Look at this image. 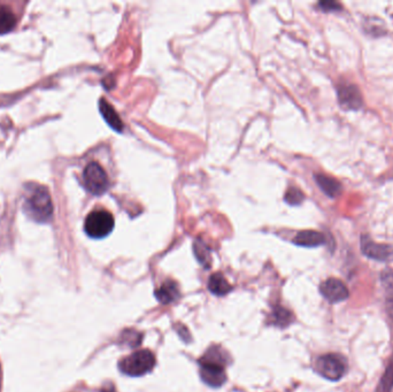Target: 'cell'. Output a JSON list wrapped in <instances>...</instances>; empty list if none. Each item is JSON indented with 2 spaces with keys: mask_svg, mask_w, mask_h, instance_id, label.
Returning <instances> with one entry per match:
<instances>
[{
  "mask_svg": "<svg viewBox=\"0 0 393 392\" xmlns=\"http://www.w3.org/2000/svg\"><path fill=\"white\" fill-rule=\"evenodd\" d=\"M320 293L330 303H340L350 296L346 285L338 278H328L320 285Z\"/></svg>",
  "mask_w": 393,
  "mask_h": 392,
  "instance_id": "obj_6",
  "label": "cell"
},
{
  "mask_svg": "<svg viewBox=\"0 0 393 392\" xmlns=\"http://www.w3.org/2000/svg\"><path fill=\"white\" fill-rule=\"evenodd\" d=\"M294 243L299 246H305V247H316L326 243V237L319 232L304 230V232H298L294 238Z\"/></svg>",
  "mask_w": 393,
  "mask_h": 392,
  "instance_id": "obj_11",
  "label": "cell"
},
{
  "mask_svg": "<svg viewBox=\"0 0 393 392\" xmlns=\"http://www.w3.org/2000/svg\"><path fill=\"white\" fill-rule=\"evenodd\" d=\"M178 332L180 334L182 339H184L185 342L190 341V334H189L188 329H185L183 326H180V327H178Z\"/></svg>",
  "mask_w": 393,
  "mask_h": 392,
  "instance_id": "obj_23",
  "label": "cell"
},
{
  "mask_svg": "<svg viewBox=\"0 0 393 392\" xmlns=\"http://www.w3.org/2000/svg\"><path fill=\"white\" fill-rule=\"evenodd\" d=\"M393 388V361L386 369L385 374L383 376L381 384L377 392H391Z\"/></svg>",
  "mask_w": 393,
  "mask_h": 392,
  "instance_id": "obj_19",
  "label": "cell"
},
{
  "mask_svg": "<svg viewBox=\"0 0 393 392\" xmlns=\"http://www.w3.org/2000/svg\"><path fill=\"white\" fill-rule=\"evenodd\" d=\"M209 289L213 295L221 297L230 293L233 288H231V285L229 284V282L226 280L224 275L220 274V273H216V274H213L209 278Z\"/></svg>",
  "mask_w": 393,
  "mask_h": 392,
  "instance_id": "obj_14",
  "label": "cell"
},
{
  "mask_svg": "<svg viewBox=\"0 0 393 392\" xmlns=\"http://www.w3.org/2000/svg\"><path fill=\"white\" fill-rule=\"evenodd\" d=\"M294 321V315L290 310H285L284 307L277 306L274 308L273 314L270 317V322L275 326H280L282 328L290 325Z\"/></svg>",
  "mask_w": 393,
  "mask_h": 392,
  "instance_id": "obj_17",
  "label": "cell"
},
{
  "mask_svg": "<svg viewBox=\"0 0 393 392\" xmlns=\"http://www.w3.org/2000/svg\"><path fill=\"white\" fill-rule=\"evenodd\" d=\"M284 199L290 205H299V204L302 203L305 196L300 190L297 189V188H291V189L287 190Z\"/></svg>",
  "mask_w": 393,
  "mask_h": 392,
  "instance_id": "obj_20",
  "label": "cell"
},
{
  "mask_svg": "<svg viewBox=\"0 0 393 392\" xmlns=\"http://www.w3.org/2000/svg\"><path fill=\"white\" fill-rule=\"evenodd\" d=\"M319 8L322 10L323 12H338L342 11V5L337 1H333V0H330V1H321L319 3Z\"/></svg>",
  "mask_w": 393,
  "mask_h": 392,
  "instance_id": "obj_22",
  "label": "cell"
},
{
  "mask_svg": "<svg viewBox=\"0 0 393 392\" xmlns=\"http://www.w3.org/2000/svg\"><path fill=\"white\" fill-rule=\"evenodd\" d=\"M315 181L319 186L320 189L322 190L323 193H326V196L335 198L342 193V186L340 183L331 177V176H326L324 174H316Z\"/></svg>",
  "mask_w": 393,
  "mask_h": 392,
  "instance_id": "obj_13",
  "label": "cell"
},
{
  "mask_svg": "<svg viewBox=\"0 0 393 392\" xmlns=\"http://www.w3.org/2000/svg\"><path fill=\"white\" fill-rule=\"evenodd\" d=\"M338 100L345 110L357 111L364 103L361 93L353 84H343L338 88Z\"/></svg>",
  "mask_w": 393,
  "mask_h": 392,
  "instance_id": "obj_9",
  "label": "cell"
},
{
  "mask_svg": "<svg viewBox=\"0 0 393 392\" xmlns=\"http://www.w3.org/2000/svg\"><path fill=\"white\" fill-rule=\"evenodd\" d=\"M83 182H84L85 188L93 195L100 196L103 193H106L108 186H110V181H108V176H107L106 171L100 166L98 162H90L84 171H83Z\"/></svg>",
  "mask_w": 393,
  "mask_h": 392,
  "instance_id": "obj_5",
  "label": "cell"
},
{
  "mask_svg": "<svg viewBox=\"0 0 393 392\" xmlns=\"http://www.w3.org/2000/svg\"><path fill=\"white\" fill-rule=\"evenodd\" d=\"M200 361L209 363V364L220 365V366L226 367L229 363V356L222 347L214 345L207 350V352L205 353V356H202Z\"/></svg>",
  "mask_w": 393,
  "mask_h": 392,
  "instance_id": "obj_15",
  "label": "cell"
},
{
  "mask_svg": "<svg viewBox=\"0 0 393 392\" xmlns=\"http://www.w3.org/2000/svg\"><path fill=\"white\" fill-rule=\"evenodd\" d=\"M361 251L362 254L374 260L389 261L393 258V246L377 244L366 235L361 237Z\"/></svg>",
  "mask_w": 393,
  "mask_h": 392,
  "instance_id": "obj_8",
  "label": "cell"
},
{
  "mask_svg": "<svg viewBox=\"0 0 393 392\" xmlns=\"http://www.w3.org/2000/svg\"><path fill=\"white\" fill-rule=\"evenodd\" d=\"M154 365V354L149 350H141L122 359L119 364V368L123 374L139 378L152 371Z\"/></svg>",
  "mask_w": 393,
  "mask_h": 392,
  "instance_id": "obj_2",
  "label": "cell"
},
{
  "mask_svg": "<svg viewBox=\"0 0 393 392\" xmlns=\"http://www.w3.org/2000/svg\"><path fill=\"white\" fill-rule=\"evenodd\" d=\"M114 225L113 215L110 212L93 210L85 219L84 230L91 238L100 239L113 232Z\"/></svg>",
  "mask_w": 393,
  "mask_h": 392,
  "instance_id": "obj_3",
  "label": "cell"
},
{
  "mask_svg": "<svg viewBox=\"0 0 393 392\" xmlns=\"http://www.w3.org/2000/svg\"><path fill=\"white\" fill-rule=\"evenodd\" d=\"M346 368L345 358L336 353L321 356L315 363V371L329 381H338L343 378Z\"/></svg>",
  "mask_w": 393,
  "mask_h": 392,
  "instance_id": "obj_4",
  "label": "cell"
},
{
  "mask_svg": "<svg viewBox=\"0 0 393 392\" xmlns=\"http://www.w3.org/2000/svg\"><path fill=\"white\" fill-rule=\"evenodd\" d=\"M18 23V18L12 8L6 5H0V35L8 34Z\"/></svg>",
  "mask_w": 393,
  "mask_h": 392,
  "instance_id": "obj_16",
  "label": "cell"
},
{
  "mask_svg": "<svg viewBox=\"0 0 393 392\" xmlns=\"http://www.w3.org/2000/svg\"><path fill=\"white\" fill-rule=\"evenodd\" d=\"M193 251H195V257L200 264L204 265L205 267L211 266V261H212L211 252L205 244H202L200 241H195V244H193Z\"/></svg>",
  "mask_w": 393,
  "mask_h": 392,
  "instance_id": "obj_18",
  "label": "cell"
},
{
  "mask_svg": "<svg viewBox=\"0 0 393 392\" xmlns=\"http://www.w3.org/2000/svg\"><path fill=\"white\" fill-rule=\"evenodd\" d=\"M200 364V378L206 384L212 388H220L227 381V375L224 366L220 365L209 364L199 361Z\"/></svg>",
  "mask_w": 393,
  "mask_h": 392,
  "instance_id": "obj_7",
  "label": "cell"
},
{
  "mask_svg": "<svg viewBox=\"0 0 393 392\" xmlns=\"http://www.w3.org/2000/svg\"><path fill=\"white\" fill-rule=\"evenodd\" d=\"M99 110L104 120L107 122V125H110V128L117 132L123 130V123L121 121L120 117L106 99H104V98L100 99Z\"/></svg>",
  "mask_w": 393,
  "mask_h": 392,
  "instance_id": "obj_10",
  "label": "cell"
},
{
  "mask_svg": "<svg viewBox=\"0 0 393 392\" xmlns=\"http://www.w3.org/2000/svg\"><path fill=\"white\" fill-rule=\"evenodd\" d=\"M23 208L29 218L34 221H49L52 217L53 205L47 188L42 186H34L25 197Z\"/></svg>",
  "mask_w": 393,
  "mask_h": 392,
  "instance_id": "obj_1",
  "label": "cell"
},
{
  "mask_svg": "<svg viewBox=\"0 0 393 392\" xmlns=\"http://www.w3.org/2000/svg\"><path fill=\"white\" fill-rule=\"evenodd\" d=\"M154 295L160 303L163 304V305H168V304L176 302L180 298V290H178V284L169 280V281L165 282L159 289H156Z\"/></svg>",
  "mask_w": 393,
  "mask_h": 392,
  "instance_id": "obj_12",
  "label": "cell"
},
{
  "mask_svg": "<svg viewBox=\"0 0 393 392\" xmlns=\"http://www.w3.org/2000/svg\"><path fill=\"white\" fill-rule=\"evenodd\" d=\"M141 336L142 335L136 332L135 330H127L122 334V339L124 343L129 344V346H137L142 341Z\"/></svg>",
  "mask_w": 393,
  "mask_h": 392,
  "instance_id": "obj_21",
  "label": "cell"
}]
</instances>
